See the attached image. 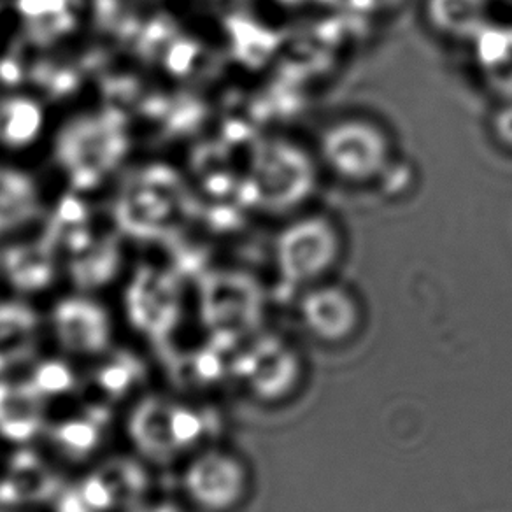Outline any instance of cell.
Here are the masks:
<instances>
[{
  "mask_svg": "<svg viewBox=\"0 0 512 512\" xmlns=\"http://www.w3.org/2000/svg\"><path fill=\"white\" fill-rule=\"evenodd\" d=\"M316 181L313 158L297 144L274 139L253 153L246 192L264 211L286 213L313 195Z\"/></svg>",
  "mask_w": 512,
  "mask_h": 512,
  "instance_id": "obj_1",
  "label": "cell"
},
{
  "mask_svg": "<svg viewBox=\"0 0 512 512\" xmlns=\"http://www.w3.org/2000/svg\"><path fill=\"white\" fill-rule=\"evenodd\" d=\"M342 235L323 214H307L279 230L274 242V264L279 276L295 286H314L339 264Z\"/></svg>",
  "mask_w": 512,
  "mask_h": 512,
  "instance_id": "obj_2",
  "label": "cell"
},
{
  "mask_svg": "<svg viewBox=\"0 0 512 512\" xmlns=\"http://www.w3.org/2000/svg\"><path fill=\"white\" fill-rule=\"evenodd\" d=\"M320 158L335 178L367 185L392 165V143L383 128L362 118L337 121L321 134Z\"/></svg>",
  "mask_w": 512,
  "mask_h": 512,
  "instance_id": "obj_3",
  "label": "cell"
},
{
  "mask_svg": "<svg viewBox=\"0 0 512 512\" xmlns=\"http://www.w3.org/2000/svg\"><path fill=\"white\" fill-rule=\"evenodd\" d=\"M123 121L104 114L99 120H79L60 136L58 155L71 172L76 188H92L125 151Z\"/></svg>",
  "mask_w": 512,
  "mask_h": 512,
  "instance_id": "obj_4",
  "label": "cell"
},
{
  "mask_svg": "<svg viewBox=\"0 0 512 512\" xmlns=\"http://www.w3.org/2000/svg\"><path fill=\"white\" fill-rule=\"evenodd\" d=\"M246 484L248 474L244 465L221 451L200 455L186 470V491L193 502L206 511L232 509L244 497Z\"/></svg>",
  "mask_w": 512,
  "mask_h": 512,
  "instance_id": "obj_5",
  "label": "cell"
},
{
  "mask_svg": "<svg viewBox=\"0 0 512 512\" xmlns=\"http://www.w3.org/2000/svg\"><path fill=\"white\" fill-rule=\"evenodd\" d=\"M130 320L144 334L164 337L176 325L179 314V292L171 274L143 267L128 290Z\"/></svg>",
  "mask_w": 512,
  "mask_h": 512,
  "instance_id": "obj_6",
  "label": "cell"
},
{
  "mask_svg": "<svg viewBox=\"0 0 512 512\" xmlns=\"http://www.w3.org/2000/svg\"><path fill=\"white\" fill-rule=\"evenodd\" d=\"M300 314L307 330L325 342L346 341L360 325L358 300L339 285L309 286L300 302Z\"/></svg>",
  "mask_w": 512,
  "mask_h": 512,
  "instance_id": "obj_7",
  "label": "cell"
},
{
  "mask_svg": "<svg viewBox=\"0 0 512 512\" xmlns=\"http://www.w3.org/2000/svg\"><path fill=\"white\" fill-rule=\"evenodd\" d=\"M204 314L218 328L246 325L260 306V290L253 279L235 272L204 278Z\"/></svg>",
  "mask_w": 512,
  "mask_h": 512,
  "instance_id": "obj_8",
  "label": "cell"
},
{
  "mask_svg": "<svg viewBox=\"0 0 512 512\" xmlns=\"http://www.w3.org/2000/svg\"><path fill=\"white\" fill-rule=\"evenodd\" d=\"M53 325L60 344L72 353L95 355L111 341L106 311L88 300L60 302L53 313Z\"/></svg>",
  "mask_w": 512,
  "mask_h": 512,
  "instance_id": "obj_9",
  "label": "cell"
},
{
  "mask_svg": "<svg viewBox=\"0 0 512 512\" xmlns=\"http://www.w3.org/2000/svg\"><path fill=\"white\" fill-rule=\"evenodd\" d=\"M244 374L258 395L276 399L290 392L299 374V360L281 342H262L244 360Z\"/></svg>",
  "mask_w": 512,
  "mask_h": 512,
  "instance_id": "obj_10",
  "label": "cell"
},
{
  "mask_svg": "<svg viewBox=\"0 0 512 512\" xmlns=\"http://www.w3.org/2000/svg\"><path fill=\"white\" fill-rule=\"evenodd\" d=\"M491 0H425L432 30L451 41H477L490 27Z\"/></svg>",
  "mask_w": 512,
  "mask_h": 512,
  "instance_id": "obj_11",
  "label": "cell"
},
{
  "mask_svg": "<svg viewBox=\"0 0 512 512\" xmlns=\"http://www.w3.org/2000/svg\"><path fill=\"white\" fill-rule=\"evenodd\" d=\"M41 393L32 383H0V434L9 441H29L41 428Z\"/></svg>",
  "mask_w": 512,
  "mask_h": 512,
  "instance_id": "obj_12",
  "label": "cell"
},
{
  "mask_svg": "<svg viewBox=\"0 0 512 512\" xmlns=\"http://www.w3.org/2000/svg\"><path fill=\"white\" fill-rule=\"evenodd\" d=\"M172 407L164 400H144L130 418V437L144 455L155 460H165L178 449L172 439Z\"/></svg>",
  "mask_w": 512,
  "mask_h": 512,
  "instance_id": "obj_13",
  "label": "cell"
},
{
  "mask_svg": "<svg viewBox=\"0 0 512 512\" xmlns=\"http://www.w3.org/2000/svg\"><path fill=\"white\" fill-rule=\"evenodd\" d=\"M164 216V207L160 206L155 197L148 192L141 174L128 179L118 204V220L121 227L139 239L160 237Z\"/></svg>",
  "mask_w": 512,
  "mask_h": 512,
  "instance_id": "obj_14",
  "label": "cell"
},
{
  "mask_svg": "<svg viewBox=\"0 0 512 512\" xmlns=\"http://www.w3.org/2000/svg\"><path fill=\"white\" fill-rule=\"evenodd\" d=\"M37 320L27 307L0 306V372L25 362L36 342Z\"/></svg>",
  "mask_w": 512,
  "mask_h": 512,
  "instance_id": "obj_15",
  "label": "cell"
},
{
  "mask_svg": "<svg viewBox=\"0 0 512 512\" xmlns=\"http://www.w3.org/2000/svg\"><path fill=\"white\" fill-rule=\"evenodd\" d=\"M51 249L48 242L15 248L6 255L9 278L22 290H37L48 285L53 272Z\"/></svg>",
  "mask_w": 512,
  "mask_h": 512,
  "instance_id": "obj_16",
  "label": "cell"
},
{
  "mask_svg": "<svg viewBox=\"0 0 512 512\" xmlns=\"http://www.w3.org/2000/svg\"><path fill=\"white\" fill-rule=\"evenodd\" d=\"M118 267V249L113 239L88 242L85 248L72 253V274L79 285L93 288L113 278Z\"/></svg>",
  "mask_w": 512,
  "mask_h": 512,
  "instance_id": "obj_17",
  "label": "cell"
},
{
  "mask_svg": "<svg viewBox=\"0 0 512 512\" xmlns=\"http://www.w3.org/2000/svg\"><path fill=\"white\" fill-rule=\"evenodd\" d=\"M36 192L18 172L0 171V232L29 220L36 213Z\"/></svg>",
  "mask_w": 512,
  "mask_h": 512,
  "instance_id": "obj_18",
  "label": "cell"
},
{
  "mask_svg": "<svg viewBox=\"0 0 512 512\" xmlns=\"http://www.w3.org/2000/svg\"><path fill=\"white\" fill-rule=\"evenodd\" d=\"M41 127L39 107L23 99H8L0 104V141L20 146L29 143Z\"/></svg>",
  "mask_w": 512,
  "mask_h": 512,
  "instance_id": "obj_19",
  "label": "cell"
},
{
  "mask_svg": "<svg viewBox=\"0 0 512 512\" xmlns=\"http://www.w3.org/2000/svg\"><path fill=\"white\" fill-rule=\"evenodd\" d=\"M13 474H15V479L11 481V484L15 488L18 500H22V498L41 500L55 490V479L50 476V472H46L43 469V463L27 451L15 456Z\"/></svg>",
  "mask_w": 512,
  "mask_h": 512,
  "instance_id": "obj_20",
  "label": "cell"
},
{
  "mask_svg": "<svg viewBox=\"0 0 512 512\" xmlns=\"http://www.w3.org/2000/svg\"><path fill=\"white\" fill-rule=\"evenodd\" d=\"M53 439L67 455L83 458L99 446V425L92 418L64 421L53 428Z\"/></svg>",
  "mask_w": 512,
  "mask_h": 512,
  "instance_id": "obj_21",
  "label": "cell"
},
{
  "mask_svg": "<svg viewBox=\"0 0 512 512\" xmlns=\"http://www.w3.org/2000/svg\"><path fill=\"white\" fill-rule=\"evenodd\" d=\"M178 41L176 25L169 16L160 15L141 29L137 37V51L146 60H160L167 57L174 43Z\"/></svg>",
  "mask_w": 512,
  "mask_h": 512,
  "instance_id": "obj_22",
  "label": "cell"
},
{
  "mask_svg": "<svg viewBox=\"0 0 512 512\" xmlns=\"http://www.w3.org/2000/svg\"><path fill=\"white\" fill-rule=\"evenodd\" d=\"M141 86L134 78H111L104 81V102L106 114L116 120L127 121L141 102Z\"/></svg>",
  "mask_w": 512,
  "mask_h": 512,
  "instance_id": "obj_23",
  "label": "cell"
},
{
  "mask_svg": "<svg viewBox=\"0 0 512 512\" xmlns=\"http://www.w3.org/2000/svg\"><path fill=\"white\" fill-rule=\"evenodd\" d=\"M202 116H204V107L195 99L183 95L178 99L169 100L162 118L165 123V134L178 136V134L192 132L193 128L199 125Z\"/></svg>",
  "mask_w": 512,
  "mask_h": 512,
  "instance_id": "obj_24",
  "label": "cell"
},
{
  "mask_svg": "<svg viewBox=\"0 0 512 512\" xmlns=\"http://www.w3.org/2000/svg\"><path fill=\"white\" fill-rule=\"evenodd\" d=\"M30 383L41 395H64L74 388V374L67 363L48 360L37 365Z\"/></svg>",
  "mask_w": 512,
  "mask_h": 512,
  "instance_id": "obj_25",
  "label": "cell"
},
{
  "mask_svg": "<svg viewBox=\"0 0 512 512\" xmlns=\"http://www.w3.org/2000/svg\"><path fill=\"white\" fill-rule=\"evenodd\" d=\"M109 484L113 486L116 497L134 498L141 493L144 486L143 470L132 462H114L106 472H102Z\"/></svg>",
  "mask_w": 512,
  "mask_h": 512,
  "instance_id": "obj_26",
  "label": "cell"
},
{
  "mask_svg": "<svg viewBox=\"0 0 512 512\" xmlns=\"http://www.w3.org/2000/svg\"><path fill=\"white\" fill-rule=\"evenodd\" d=\"M29 20V36L41 44L50 43L55 37L62 36L74 27L71 11H48Z\"/></svg>",
  "mask_w": 512,
  "mask_h": 512,
  "instance_id": "obj_27",
  "label": "cell"
},
{
  "mask_svg": "<svg viewBox=\"0 0 512 512\" xmlns=\"http://www.w3.org/2000/svg\"><path fill=\"white\" fill-rule=\"evenodd\" d=\"M171 432L178 449L185 448L199 441L200 435L204 432V423L200 420L199 414L185 407L174 406L171 413Z\"/></svg>",
  "mask_w": 512,
  "mask_h": 512,
  "instance_id": "obj_28",
  "label": "cell"
},
{
  "mask_svg": "<svg viewBox=\"0 0 512 512\" xmlns=\"http://www.w3.org/2000/svg\"><path fill=\"white\" fill-rule=\"evenodd\" d=\"M202 57H204V51H202L199 44L178 39L167 53L165 64L169 67V71L174 72V74L188 76V74H195V72L200 71L199 62Z\"/></svg>",
  "mask_w": 512,
  "mask_h": 512,
  "instance_id": "obj_29",
  "label": "cell"
},
{
  "mask_svg": "<svg viewBox=\"0 0 512 512\" xmlns=\"http://www.w3.org/2000/svg\"><path fill=\"white\" fill-rule=\"evenodd\" d=\"M79 491H81L86 504L93 512L111 511L118 502L113 486L102 474L86 477L85 481L79 486Z\"/></svg>",
  "mask_w": 512,
  "mask_h": 512,
  "instance_id": "obj_30",
  "label": "cell"
},
{
  "mask_svg": "<svg viewBox=\"0 0 512 512\" xmlns=\"http://www.w3.org/2000/svg\"><path fill=\"white\" fill-rule=\"evenodd\" d=\"M136 379V372L134 367H130L128 362H116L107 363L106 367H102L99 370V381L100 388L107 393V395H113V397H121L128 392V388L132 386Z\"/></svg>",
  "mask_w": 512,
  "mask_h": 512,
  "instance_id": "obj_31",
  "label": "cell"
},
{
  "mask_svg": "<svg viewBox=\"0 0 512 512\" xmlns=\"http://www.w3.org/2000/svg\"><path fill=\"white\" fill-rule=\"evenodd\" d=\"M491 132L502 148L512 151V102L498 107L491 116Z\"/></svg>",
  "mask_w": 512,
  "mask_h": 512,
  "instance_id": "obj_32",
  "label": "cell"
},
{
  "mask_svg": "<svg viewBox=\"0 0 512 512\" xmlns=\"http://www.w3.org/2000/svg\"><path fill=\"white\" fill-rule=\"evenodd\" d=\"M55 512H93L88 504L85 502V498L81 495V491L78 490H65L60 493L58 497L57 505H55Z\"/></svg>",
  "mask_w": 512,
  "mask_h": 512,
  "instance_id": "obj_33",
  "label": "cell"
},
{
  "mask_svg": "<svg viewBox=\"0 0 512 512\" xmlns=\"http://www.w3.org/2000/svg\"><path fill=\"white\" fill-rule=\"evenodd\" d=\"M25 78L22 64L15 57L4 58L0 62V81L6 85H18Z\"/></svg>",
  "mask_w": 512,
  "mask_h": 512,
  "instance_id": "obj_34",
  "label": "cell"
},
{
  "mask_svg": "<svg viewBox=\"0 0 512 512\" xmlns=\"http://www.w3.org/2000/svg\"><path fill=\"white\" fill-rule=\"evenodd\" d=\"M274 2H278L279 6L286 9H309L327 6L332 0H274Z\"/></svg>",
  "mask_w": 512,
  "mask_h": 512,
  "instance_id": "obj_35",
  "label": "cell"
},
{
  "mask_svg": "<svg viewBox=\"0 0 512 512\" xmlns=\"http://www.w3.org/2000/svg\"><path fill=\"white\" fill-rule=\"evenodd\" d=\"M151 512H178L174 507H169V505H164V507H158V509H155V511Z\"/></svg>",
  "mask_w": 512,
  "mask_h": 512,
  "instance_id": "obj_36",
  "label": "cell"
}]
</instances>
